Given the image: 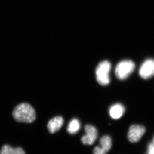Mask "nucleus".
<instances>
[{"mask_svg": "<svg viewBox=\"0 0 154 154\" xmlns=\"http://www.w3.org/2000/svg\"><path fill=\"white\" fill-rule=\"evenodd\" d=\"M13 117L18 122L32 123L36 119V111L30 104L22 103L17 105L13 112Z\"/></svg>", "mask_w": 154, "mask_h": 154, "instance_id": "obj_1", "label": "nucleus"}, {"mask_svg": "<svg viewBox=\"0 0 154 154\" xmlns=\"http://www.w3.org/2000/svg\"><path fill=\"white\" fill-rule=\"evenodd\" d=\"M111 66V64L107 60L101 62L97 66L96 70V80L101 85H107L110 83L109 74Z\"/></svg>", "mask_w": 154, "mask_h": 154, "instance_id": "obj_2", "label": "nucleus"}, {"mask_svg": "<svg viewBox=\"0 0 154 154\" xmlns=\"http://www.w3.org/2000/svg\"><path fill=\"white\" fill-rule=\"evenodd\" d=\"M135 64L131 60L120 62L115 69V74L119 79H125L131 74L135 69Z\"/></svg>", "mask_w": 154, "mask_h": 154, "instance_id": "obj_3", "label": "nucleus"}, {"mask_svg": "<svg viewBox=\"0 0 154 154\" xmlns=\"http://www.w3.org/2000/svg\"><path fill=\"white\" fill-rule=\"evenodd\" d=\"M146 132V128L142 125H134L130 127L128 134V138L132 143L140 140Z\"/></svg>", "mask_w": 154, "mask_h": 154, "instance_id": "obj_4", "label": "nucleus"}, {"mask_svg": "<svg viewBox=\"0 0 154 154\" xmlns=\"http://www.w3.org/2000/svg\"><path fill=\"white\" fill-rule=\"evenodd\" d=\"M140 76L145 79H148L154 75V60L149 59L145 61L140 68Z\"/></svg>", "mask_w": 154, "mask_h": 154, "instance_id": "obj_5", "label": "nucleus"}, {"mask_svg": "<svg viewBox=\"0 0 154 154\" xmlns=\"http://www.w3.org/2000/svg\"><path fill=\"white\" fill-rule=\"evenodd\" d=\"M86 134L82 138V143L85 145H91L95 143L98 137V131L95 127L87 125L85 128Z\"/></svg>", "mask_w": 154, "mask_h": 154, "instance_id": "obj_6", "label": "nucleus"}, {"mask_svg": "<svg viewBox=\"0 0 154 154\" xmlns=\"http://www.w3.org/2000/svg\"><path fill=\"white\" fill-rule=\"evenodd\" d=\"M100 146L96 147L93 151L94 154H107L112 146V140L110 136H104L100 140Z\"/></svg>", "mask_w": 154, "mask_h": 154, "instance_id": "obj_7", "label": "nucleus"}, {"mask_svg": "<svg viewBox=\"0 0 154 154\" xmlns=\"http://www.w3.org/2000/svg\"><path fill=\"white\" fill-rule=\"evenodd\" d=\"M63 123L64 120L62 117L56 116L48 122L47 125L48 129L50 133H54L61 128Z\"/></svg>", "mask_w": 154, "mask_h": 154, "instance_id": "obj_8", "label": "nucleus"}, {"mask_svg": "<svg viewBox=\"0 0 154 154\" xmlns=\"http://www.w3.org/2000/svg\"><path fill=\"white\" fill-rule=\"evenodd\" d=\"M125 108L123 105L119 103L114 104L109 109V114L113 119H119L121 118L124 113Z\"/></svg>", "mask_w": 154, "mask_h": 154, "instance_id": "obj_9", "label": "nucleus"}, {"mask_svg": "<svg viewBox=\"0 0 154 154\" xmlns=\"http://www.w3.org/2000/svg\"><path fill=\"white\" fill-rule=\"evenodd\" d=\"M0 154H25V153L21 148H14L11 146L5 145L2 147Z\"/></svg>", "mask_w": 154, "mask_h": 154, "instance_id": "obj_10", "label": "nucleus"}, {"mask_svg": "<svg viewBox=\"0 0 154 154\" xmlns=\"http://www.w3.org/2000/svg\"><path fill=\"white\" fill-rule=\"evenodd\" d=\"M80 128L79 121L77 119H73L69 122L67 131L70 134H75L79 131Z\"/></svg>", "mask_w": 154, "mask_h": 154, "instance_id": "obj_11", "label": "nucleus"}, {"mask_svg": "<svg viewBox=\"0 0 154 154\" xmlns=\"http://www.w3.org/2000/svg\"><path fill=\"white\" fill-rule=\"evenodd\" d=\"M147 154H154V144L151 143L148 146Z\"/></svg>", "mask_w": 154, "mask_h": 154, "instance_id": "obj_12", "label": "nucleus"}, {"mask_svg": "<svg viewBox=\"0 0 154 154\" xmlns=\"http://www.w3.org/2000/svg\"><path fill=\"white\" fill-rule=\"evenodd\" d=\"M153 143L154 144V138H153Z\"/></svg>", "mask_w": 154, "mask_h": 154, "instance_id": "obj_13", "label": "nucleus"}]
</instances>
